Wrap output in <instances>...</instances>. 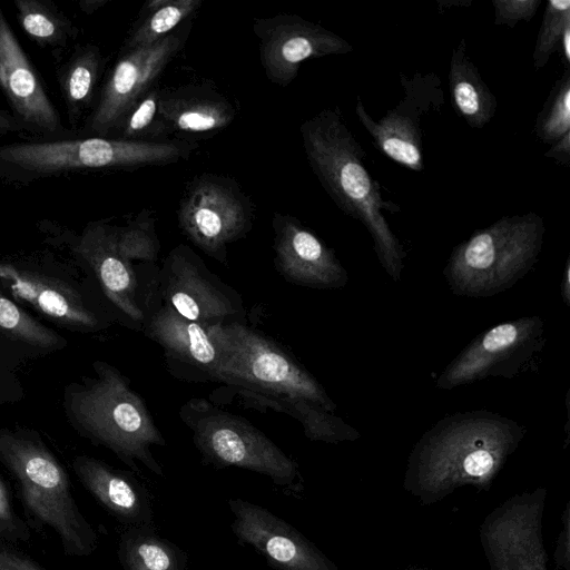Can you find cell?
<instances>
[{"mask_svg": "<svg viewBox=\"0 0 570 570\" xmlns=\"http://www.w3.org/2000/svg\"><path fill=\"white\" fill-rule=\"evenodd\" d=\"M525 433L523 425L490 411L449 414L412 448L403 489L422 505L463 487L489 491Z\"/></svg>", "mask_w": 570, "mask_h": 570, "instance_id": "1", "label": "cell"}, {"mask_svg": "<svg viewBox=\"0 0 570 570\" xmlns=\"http://www.w3.org/2000/svg\"><path fill=\"white\" fill-rule=\"evenodd\" d=\"M213 330L220 354L217 382L233 387L250 404L266 405L298 420L313 441L333 432L336 404L288 353L245 322Z\"/></svg>", "mask_w": 570, "mask_h": 570, "instance_id": "2", "label": "cell"}, {"mask_svg": "<svg viewBox=\"0 0 570 570\" xmlns=\"http://www.w3.org/2000/svg\"><path fill=\"white\" fill-rule=\"evenodd\" d=\"M308 163L330 197L345 215L358 220L370 233L381 266L399 282L406 253L390 227L385 212L401 207L383 198L379 181L365 164V151L338 108H325L299 128Z\"/></svg>", "mask_w": 570, "mask_h": 570, "instance_id": "3", "label": "cell"}, {"mask_svg": "<svg viewBox=\"0 0 570 570\" xmlns=\"http://www.w3.org/2000/svg\"><path fill=\"white\" fill-rule=\"evenodd\" d=\"M198 144L186 139L125 140L82 136L0 145V179L23 186L41 179L109 169L167 165L186 159Z\"/></svg>", "mask_w": 570, "mask_h": 570, "instance_id": "4", "label": "cell"}, {"mask_svg": "<svg viewBox=\"0 0 570 570\" xmlns=\"http://www.w3.org/2000/svg\"><path fill=\"white\" fill-rule=\"evenodd\" d=\"M546 225L537 213L503 216L453 247L443 268L454 295L488 298L513 287L535 265Z\"/></svg>", "mask_w": 570, "mask_h": 570, "instance_id": "5", "label": "cell"}, {"mask_svg": "<svg viewBox=\"0 0 570 570\" xmlns=\"http://www.w3.org/2000/svg\"><path fill=\"white\" fill-rule=\"evenodd\" d=\"M96 377L72 390L69 407L94 441L108 448L134 471L138 463L163 476L151 446L166 445L142 399L115 367L95 363Z\"/></svg>", "mask_w": 570, "mask_h": 570, "instance_id": "6", "label": "cell"}, {"mask_svg": "<svg viewBox=\"0 0 570 570\" xmlns=\"http://www.w3.org/2000/svg\"><path fill=\"white\" fill-rule=\"evenodd\" d=\"M0 461L19 482L29 513L59 537L70 556H89L97 534L81 514L62 465L36 436L0 429Z\"/></svg>", "mask_w": 570, "mask_h": 570, "instance_id": "7", "label": "cell"}, {"mask_svg": "<svg viewBox=\"0 0 570 570\" xmlns=\"http://www.w3.org/2000/svg\"><path fill=\"white\" fill-rule=\"evenodd\" d=\"M203 456L219 468L236 466L266 475L282 487L299 479L296 463L245 419L204 399H191L179 412Z\"/></svg>", "mask_w": 570, "mask_h": 570, "instance_id": "8", "label": "cell"}, {"mask_svg": "<svg viewBox=\"0 0 570 570\" xmlns=\"http://www.w3.org/2000/svg\"><path fill=\"white\" fill-rule=\"evenodd\" d=\"M253 206L230 178L215 174L195 177L179 202L178 222L205 254L228 264L227 247L253 225Z\"/></svg>", "mask_w": 570, "mask_h": 570, "instance_id": "9", "label": "cell"}, {"mask_svg": "<svg viewBox=\"0 0 570 570\" xmlns=\"http://www.w3.org/2000/svg\"><path fill=\"white\" fill-rule=\"evenodd\" d=\"M547 342L539 315L522 316L476 335L441 372L440 390H453L488 377H515Z\"/></svg>", "mask_w": 570, "mask_h": 570, "instance_id": "10", "label": "cell"}, {"mask_svg": "<svg viewBox=\"0 0 570 570\" xmlns=\"http://www.w3.org/2000/svg\"><path fill=\"white\" fill-rule=\"evenodd\" d=\"M191 29L190 19L159 41L120 51L81 134L110 137L130 108L155 86L157 78L184 48Z\"/></svg>", "mask_w": 570, "mask_h": 570, "instance_id": "11", "label": "cell"}, {"mask_svg": "<svg viewBox=\"0 0 570 570\" xmlns=\"http://www.w3.org/2000/svg\"><path fill=\"white\" fill-rule=\"evenodd\" d=\"M548 490L538 487L505 499L479 527L490 570H548L543 515Z\"/></svg>", "mask_w": 570, "mask_h": 570, "instance_id": "12", "label": "cell"}, {"mask_svg": "<svg viewBox=\"0 0 570 570\" xmlns=\"http://www.w3.org/2000/svg\"><path fill=\"white\" fill-rule=\"evenodd\" d=\"M156 278L160 301L189 321L204 326L245 322L237 292L213 274L187 245L169 252Z\"/></svg>", "mask_w": 570, "mask_h": 570, "instance_id": "13", "label": "cell"}, {"mask_svg": "<svg viewBox=\"0 0 570 570\" xmlns=\"http://www.w3.org/2000/svg\"><path fill=\"white\" fill-rule=\"evenodd\" d=\"M404 97L379 120L366 111L360 96L355 111L376 148L393 161L412 169H423L422 118L443 105V91L438 76L400 72Z\"/></svg>", "mask_w": 570, "mask_h": 570, "instance_id": "14", "label": "cell"}, {"mask_svg": "<svg viewBox=\"0 0 570 570\" xmlns=\"http://www.w3.org/2000/svg\"><path fill=\"white\" fill-rule=\"evenodd\" d=\"M259 59L267 79L288 86L301 65L314 58L345 55L353 46L341 36L296 14L281 13L254 21Z\"/></svg>", "mask_w": 570, "mask_h": 570, "instance_id": "15", "label": "cell"}, {"mask_svg": "<svg viewBox=\"0 0 570 570\" xmlns=\"http://www.w3.org/2000/svg\"><path fill=\"white\" fill-rule=\"evenodd\" d=\"M0 90L11 114L35 139L71 138L59 111L0 7Z\"/></svg>", "mask_w": 570, "mask_h": 570, "instance_id": "16", "label": "cell"}, {"mask_svg": "<svg viewBox=\"0 0 570 570\" xmlns=\"http://www.w3.org/2000/svg\"><path fill=\"white\" fill-rule=\"evenodd\" d=\"M232 530L279 570H341L313 542L264 507L232 499Z\"/></svg>", "mask_w": 570, "mask_h": 570, "instance_id": "17", "label": "cell"}, {"mask_svg": "<svg viewBox=\"0 0 570 570\" xmlns=\"http://www.w3.org/2000/svg\"><path fill=\"white\" fill-rule=\"evenodd\" d=\"M142 326L163 348L173 375L196 382L216 381L220 354L213 326L189 321L163 302L146 304Z\"/></svg>", "mask_w": 570, "mask_h": 570, "instance_id": "18", "label": "cell"}, {"mask_svg": "<svg viewBox=\"0 0 570 570\" xmlns=\"http://www.w3.org/2000/svg\"><path fill=\"white\" fill-rule=\"evenodd\" d=\"M275 265L289 283L336 289L348 282V274L335 255L311 229L291 215L273 218Z\"/></svg>", "mask_w": 570, "mask_h": 570, "instance_id": "19", "label": "cell"}, {"mask_svg": "<svg viewBox=\"0 0 570 570\" xmlns=\"http://www.w3.org/2000/svg\"><path fill=\"white\" fill-rule=\"evenodd\" d=\"M77 254L92 268L106 296L132 322L142 325L145 305L138 277L120 250L117 226L106 222L86 225L76 244Z\"/></svg>", "mask_w": 570, "mask_h": 570, "instance_id": "20", "label": "cell"}, {"mask_svg": "<svg viewBox=\"0 0 570 570\" xmlns=\"http://www.w3.org/2000/svg\"><path fill=\"white\" fill-rule=\"evenodd\" d=\"M73 470L85 488L119 521L129 527H153L148 491L129 474L90 456H78Z\"/></svg>", "mask_w": 570, "mask_h": 570, "instance_id": "21", "label": "cell"}, {"mask_svg": "<svg viewBox=\"0 0 570 570\" xmlns=\"http://www.w3.org/2000/svg\"><path fill=\"white\" fill-rule=\"evenodd\" d=\"M159 115L168 135H207L227 127L236 116L230 101L217 90L198 85L161 89Z\"/></svg>", "mask_w": 570, "mask_h": 570, "instance_id": "22", "label": "cell"}, {"mask_svg": "<svg viewBox=\"0 0 570 570\" xmlns=\"http://www.w3.org/2000/svg\"><path fill=\"white\" fill-rule=\"evenodd\" d=\"M0 279L14 296L62 324L86 328L98 325L96 316L77 295L47 277L19 269L9 263H0Z\"/></svg>", "mask_w": 570, "mask_h": 570, "instance_id": "23", "label": "cell"}, {"mask_svg": "<svg viewBox=\"0 0 570 570\" xmlns=\"http://www.w3.org/2000/svg\"><path fill=\"white\" fill-rule=\"evenodd\" d=\"M106 60L94 43L77 45L67 60L56 65L57 81L72 130L92 110Z\"/></svg>", "mask_w": 570, "mask_h": 570, "instance_id": "24", "label": "cell"}, {"mask_svg": "<svg viewBox=\"0 0 570 570\" xmlns=\"http://www.w3.org/2000/svg\"><path fill=\"white\" fill-rule=\"evenodd\" d=\"M449 88L455 112L471 128L481 129L494 117L497 98L470 59L464 38L452 50Z\"/></svg>", "mask_w": 570, "mask_h": 570, "instance_id": "25", "label": "cell"}, {"mask_svg": "<svg viewBox=\"0 0 570 570\" xmlns=\"http://www.w3.org/2000/svg\"><path fill=\"white\" fill-rule=\"evenodd\" d=\"M23 32L40 48L48 49L58 65L78 37L79 28L50 0H13Z\"/></svg>", "mask_w": 570, "mask_h": 570, "instance_id": "26", "label": "cell"}, {"mask_svg": "<svg viewBox=\"0 0 570 570\" xmlns=\"http://www.w3.org/2000/svg\"><path fill=\"white\" fill-rule=\"evenodd\" d=\"M124 570H186L187 557L153 527H129L119 542Z\"/></svg>", "mask_w": 570, "mask_h": 570, "instance_id": "27", "label": "cell"}, {"mask_svg": "<svg viewBox=\"0 0 570 570\" xmlns=\"http://www.w3.org/2000/svg\"><path fill=\"white\" fill-rule=\"evenodd\" d=\"M202 0H151L134 24L121 51L153 45L188 21L202 6Z\"/></svg>", "mask_w": 570, "mask_h": 570, "instance_id": "28", "label": "cell"}, {"mask_svg": "<svg viewBox=\"0 0 570 570\" xmlns=\"http://www.w3.org/2000/svg\"><path fill=\"white\" fill-rule=\"evenodd\" d=\"M160 88L151 87L126 114L116 130V137L125 140H158L168 135L159 115Z\"/></svg>", "mask_w": 570, "mask_h": 570, "instance_id": "29", "label": "cell"}, {"mask_svg": "<svg viewBox=\"0 0 570 570\" xmlns=\"http://www.w3.org/2000/svg\"><path fill=\"white\" fill-rule=\"evenodd\" d=\"M534 132L543 144L549 145L570 134V71L568 68L557 80L538 114Z\"/></svg>", "mask_w": 570, "mask_h": 570, "instance_id": "30", "label": "cell"}, {"mask_svg": "<svg viewBox=\"0 0 570 570\" xmlns=\"http://www.w3.org/2000/svg\"><path fill=\"white\" fill-rule=\"evenodd\" d=\"M117 240L121 253L132 263H154L158 257L160 245L154 216L148 209L125 226H117Z\"/></svg>", "mask_w": 570, "mask_h": 570, "instance_id": "31", "label": "cell"}, {"mask_svg": "<svg viewBox=\"0 0 570 570\" xmlns=\"http://www.w3.org/2000/svg\"><path fill=\"white\" fill-rule=\"evenodd\" d=\"M568 29H570V0L547 1L532 55L535 70L543 68L551 55L558 52L563 33Z\"/></svg>", "mask_w": 570, "mask_h": 570, "instance_id": "32", "label": "cell"}, {"mask_svg": "<svg viewBox=\"0 0 570 570\" xmlns=\"http://www.w3.org/2000/svg\"><path fill=\"white\" fill-rule=\"evenodd\" d=\"M0 328L12 336L41 348L60 344V337L41 325L12 301L0 294Z\"/></svg>", "mask_w": 570, "mask_h": 570, "instance_id": "33", "label": "cell"}, {"mask_svg": "<svg viewBox=\"0 0 570 570\" xmlns=\"http://www.w3.org/2000/svg\"><path fill=\"white\" fill-rule=\"evenodd\" d=\"M542 0H492L494 24L513 28L519 21H530Z\"/></svg>", "mask_w": 570, "mask_h": 570, "instance_id": "34", "label": "cell"}, {"mask_svg": "<svg viewBox=\"0 0 570 570\" xmlns=\"http://www.w3.org/2000/svg\"><path fill=\"white\" fill-rule=\"evenodd\" d=\"M0 534L12 540L28 538V531L16 517L8 491L0 480Z\"/></svg>", "mask_w": 570, "mask_h": 570, "instance_id": "35", "label": "cell"}, {"mask_svg": "<svg viewBox=\"0 0 570 570\" xmlns=\"http://www.w3.org/2000/svg\"><path fill=\"white\" fill-rule=\"evenodd\" d=\"M558 570H570V502L567 501L561 515V529L553 554Z\"/></svg>", "mask_w": 570, "mask_h": 570, "instance_id": "36", "label": "cell"}, {"mask_svg": "<svg viewBox=\"0 0 570 570\" xmlns=\"http://www.w3.org/2000/svg\"><path fill=\"white\" fill-rule=\"evenodd\" d=\"M0 570H42L29 558L0 546Z\"/></svg>", "mask_w": 570, "mask_h": 570, "instance_id": "37", "label": "cell"}, {"mask_svg": "<svg viewBox=\"0 0 570 570\" xmlns=\"http://www.w3.org/2000/svg\"><path fill=\"white\" fill-rule=\"evenodd\" d=\"M544 157L551 158L558 164L569 165L570 163V134L564 135L544 153Z\"/></svg>", "mask_w": 570, "mask_h": 570, "instance_id": "38", "label": "cell"}, {"mask_svg": "<svg viewBox=\"0 0 570 570\" xmlns=\"http://www.w3.org/2000/svg\"><path fill=\"white\" fill-rule=\"evenodd\" d=\"M22 122L11 111L0 109V136L26 134Z\"/></svg>", "mask_w": 570, "mask_h": 570, "instance_id": "39", "label": "cell"}, {"mask_svg": "<svg viewBox=\"0 0 570 570\" xmlns=\"http://www.w3.org/2000/svg\"><path fill=\"white\" fill-rule=\"evenodd\" d=\"M109 0H80L78 6L86 14H92L108 3Z\"/></svg>", "mask_w": 570, "mask_h": 570, "instance_id": "40", "label": "cell"}, {"mask_svg": "<svg viewBox=\"0 0 570 570\" xmlns=\"http://www.w3.org/2000/svg\"><path fill=\"white\" fill-rule=\"evenodd\" d=\"M570 262L567 261L566 269H564V277L561 283V296L564 301V303L569 306L570 305Z\"/></svg>", "mask_w": 570, "mask_h": 570, "instance_id": "41", "label": "cell"}, {"mask_svg": "<svg viewBox=\"0 0 570 570\" xmlns=\"http://www.w3.org/2000/svg\"><path fill=\"white\" fill-rule=\"evenodd\" d=\"M407 570H430V569H424V568H420V567H411Z\"/></svg>", "mask_w": 570, "mask_h": 570, "instance_id": "42", "label": "cell"}]
</instances>
